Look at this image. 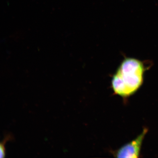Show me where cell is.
<instances>
[{
	"instance_id": "cell-1",
	"label": "cell",
	"mask_w": 158,
	"mask_h": 158,
	"mask_svg": "<svg viewBox=\"0 0 158 158\" xmlns=\"http://www.w3.org/2000/svg\"><path fill=\"white\" fill-rule=\"evenodd\" d=\"M146 68L137 59H124L112 77V87L114 94L127 97L135 93L143 84Z\"/></svg>"
},
{
	"instance_id": "cell-3",
	"label": "cell",
	"mask_w": 158,
	"mask_h": 158,
	"mask_svg": "<svg viewBox=\"0 0 158 158\" xmlns=\"http://www.w3.org/2000/svg\"><path fill=\"white\" fill-rule=\"evenodd\" d=\"M13 138L11 134H8V135H6L4 139L1 143V145H0V147H0V149H1V158L4 157L5 156V148L4 147L5 143L8 141L12 140Z\"/></svg>"
},
{
	"instance_id": "cell-2",
	"label": "cell",
	"mask_w": 158,
	"mask_h": 158,
	"mask_svg": "<svg viewBox=\"0 0 158 158\" xmlns=\"http://www.w3.org/2000/svg\"><path fill=\"white\" fill-rule=\"evenodd\" d=\"M147 132V130H144L143 133L135 139L120 148L114 154L115 156L118 158L139 157L142 143Z\"/></svg>"
}]
</instances>
